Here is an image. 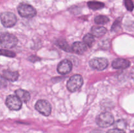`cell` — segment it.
<instances>
[{
    "label": "cell",
    "instance_id": "obj_8",
    "mask_svg": "<svg viewBox=\"0 0 134 133\" xmlns=\"http://www.w3.org/2000/svg\"><path fill=\"white\" fill-rule=\"evenodd\" d=\"M108 61L103 57H96L90 61V65L92 69L98 70H103L108 66Z\"/></svg>",
    "mask_w": 134,
    "mask_h": 133
},
{
    "label": "cell",
    "instance_id": "obj_15",
    "mask_svg": "<svg viewBox=\"0 0 134 133\" xmlns=\"http://www.w3.org/2000/svg\"><path fill=\"white\" fill-rule=\"evenodd\" d=\"M88 6L92 10H99V9H102L104 7L105 4L102 2H99V1H90L88 2L87 3Z\"/></svg>",
    "mask_w": 134,
    "mask_h": 133
},
{
    "label": "cell",
    "instance_id": "obj_19",
    "mask_svg": "<svg viewBox=\"0 0 134 133\" xmlns=\"http://www.w3.org/2000/svg\"><path fill=\"white\" fill-rule=\"evenodd\" d=\"M0 55L9 57H15L16 53L14 52H12V51L7 50L1 49L0 50Z\"/></svg>",
    "mask_w": 134,
    "mask_h": 133
},
{
    "label": "cell",
    "instance_id": "obj_25",
    "mask_svg": "<svg viewBox=\"0 0 134 133\" xmlns=\"http://www.w3.org/2000/svg\"><path fill=\"white\" fill-rule=\"evenodd\" d=\"M28 59L30 60L31 62H35V61H37L41 60V58H39V57L36 56H31L28 57Z\"/></svg>",
    "mask_w": 134,
    "mask_h": 133
},
{
    "label": "cell",
    "instance_id": "obj_6",
    "mask_svg": "<svg viewBox=\"0 0 134 133\" xmlns=\"http://www.w3.org/2000/svg\"><path fill=\"white\" fill-rule=\"evenodd\" d=\"M35 108L43 116H48L51 113V105L47 100H39L36 102Z\"/></svg>",
    "mask_w": 134,
    "mask_h": 133
},
{
    "label": "cell",
    "instance_id": "obj_9",
    "mask_svg": "<svg viewBox=\"0 0 134 133\" xmlns=\"http://www.w3.org/2000/svg\"><path fill=\"white\" fill-rule=\"evenodd\" d=\"M72 69V63L69 60H63L58 65L57 70L60 74H66L70 72Z\"/></svg>",
    "mask_w": 134,
    "mask_h": 133
},
{
    "label": "cell",
    "instance_id": "obj_4",
    "mask_svg": "<svg viewBox=\"0 0 134 133\" xmlns=\"http://www.w3.org/2000/svg\"><path fill=\"white\" fill-rule=\"evenodd\" d=\"M18 12L20 15L24 18H31L37 14L36 10L31 5L26 3H21L18 7Z\"/></svg>",
    "mask_w": 134,
    "mask_h": 133
},
{
    "label": "cell",
    "instance_id": "obj_3",
    "mask_svg": "<svg viewBox=\"0 0 134 133\" xmlns=\"http://www.w3.org/2000/svg\"><path fill=\"white\" fill-rule=\"evenodd\" d=\"M83 84V78L79 74H75L71 77L67 83V87L71 92H75L81 88Z\"/></svg>",
    "mask_w": 134,
    "mask_h": 133
},
{
    "label": "cell",
    "instance_id": "obj_14",
    "mask_svg": "<svg viewBox=\"0 0 134 133\" xmlns=\"http://www.w3.org/2000/svg\"><path fill=\"white\" fill-rule=\"evenodd\" d=\"M19 74L16 71H10V70H4L3 77L7 80L10 82H15L18 80Z\"/></svg>",
    "mask_w": 134,
    "mask_h": 133
},
{
    "label": "cell",
    "instance_id": "obj_13",
    "mask_svg": "<svg viewBox=\"0 0 134 133\" xmlns=\"http://www.w3.org/2000/svg\"><path fill=\"white\" fill-rule=\"evenodd\" d=\"M91 32L93 36L100 37L106 33L107 29L102 26H93L91 29Z\"/></svg>",
    "mask_w": 134,
    "mask_h": 133
},
{
    "label": "cell",
    "instance_id": "obj_20",
    "mask_svg": "<svg viewBox=\"0 0 134 133\" xmlns=\"http://www.w3.org/2000/svg\"><path fill=\"white\" fill-rule=\"evenodd\" d=\"M124 5L127 10L132 11L133 9V3L132 0H124Z\"/></svg>",
    "mask_w": 134,
    "mask_h": 133
},
{
    "label": "cell",
    "instance_id": "obj_1",
    "mask_svg": "<svg viewBox=\"0 0 134 133\" xmlns=\"http://www.w3.org/2000/svg\"><path fill=\"white\" fill-rule=\"evenodd\" d=\"M96 121L99 126L106 128L114 123V117L109 112H103L97 116Z\"/></svg>",
    "mask_w": 134,
    "mask_h": 133
},
{
    "label": "cell",
    "instance_id": "obj_5",
    "mask_svg": "<svg viewBox=\"0 0 134 133\" xmlns=\"http://www.w3.org/2000/svg\"><path fill=\"white\" fill-rule=\"evenodd\" d=\"M1 23L5 27H11L16 24L17 21L15 14L10 12H5L0 14Z\"/></svg>",
    "mask_w": 134,
    "mask_h": 133
},
{
    "label": "cell",
    "instance_id": "obj_26",
    "mask_svg": "<svg viewBox=\"0 0 134 133\" xmlns=\"http://www.w3.org/2000/svg\"><path fill=\"white\" fill-rule=\"evenodd\" d=\"M131 133H133V132L132 131V132H131Z\"/></svg>",
    "mask_w": 134,
    "mask_h": 133
},
{
    "label": "cell",
    "instance_id": "obj_21",
    "mask_svg": "<svg viewBox=\"0 0 134 133\" xmlns=\"http://www.w3.org/2000/svg\"><path fill=\"white\" fill-rule=\"evenodd\" d=\"M126 126V123L124 120L117 121H116V124H115V126L116 127V129H121V130H123L124 129H125Z\"/></svg>",
    "mask_w": 134,
    "mask_h": 133
},
{
    "label": "cell",
    "instance_id": "obj_11",
    "mask_svg": "<svg viewBox=\"0 0 134 133\" xmlns=\"http://www.w3.org/2000/svg\"><path fill=\"white\" fill-rule=\"evenodd\" d=\"M71 48L72 52L81 55L85 53V51L87 49V47L85 45V43L82 42H75L73 43Z\"/></svg>",
    "mask_w": 134,
    "mask_h": 133
},
{
    "label": "cell",
    "instance_id": "obj_2",
    "mask_svg": "<svg viewBox=\"0 0 134 133\" xmlns=\"http://www.w3.org/2000/svg\"><path fill=\"white\" fill-rule=\"evenodd\" d=\"M18 39L14 35L5 33L0 36V45L5 48H12L16 46Z\"/></svg>",
    "mask_w": 134,
    "mask_h": 133
},
{
    "label": "cell",
    "instance_id": "obj_17",
    "mask_svg": "<svg viewBox=\"0 0 134 133\" xmlns=\"http://www.w3.org/2000/svg\"><path fill=\"white\" fill-rule=\"evenodd\" d=\"M109 21L107 16L103 15H99L95 17L94 22L96 24H105Z\"/></svg>",
    "mask_w": 134,
    "mask_h": 133
},
{
    "label": "cell",
    "instance_id": "obj_16",
    "mask_svg": "<svg viewBox=\"0 0 134 133\" xmlns=\"http://www.w3.org/2000/svg\"><path fill=\"white\" fill-rule=\"evenodd\" d=\"M84 43L86 46H88V47H91L94 43L95 39H94V36H93L92 34L88 33L83 38Z\"/></svg>",
    "mask_w": 134,
    "mask_h": 133
},
{
    "label": "cell",
    "instance_id": "obj_7",
    "mask_svg": "<svg viewBox=\"0 0 134 133\" xmlns=\"http://www.w3.org/2000/svg\"><path fill=\"white\" fill-rule=\"evenodd\" d=\"M6 105L12 110H19L22 108V101L15 95H9L6 99Z\"/></svg>",
    "mask_w": 134,
    "mask_h": 133
},
{
    "label": "cell",
    "instance_id": "obj_22",
    "mask_svg": "<svg viewBox=\"0 0 134 133\" xmlns=\"http://www.w3.org/2000/svg\"><path fill=\"white\" fill-rule=\"evenodd\" d=\"M7 86V82L6 79L0 74V88L5 87Z\"/></svg>",
    "mask_w": 134,
    "mask_h": 133
},
{
    "label": "cell",
    "instance_id": "obj_10",
    "mask_svg": "<svg viewBox=\"0 0 134 133\" xmlns=\"http://www.w3.org/2000/svg\"><path fill=\"white\" fill-rule=\"evenodd\" d=\"M130 65V62L125 59L118 58L113 61L112 66L114 69H126Z\"/></svg>",
    "mask_w": 134,
    "mask_h": 133
},
{
    "label": "cell",
    "instance_id": "obj_24",
    "mask_svg": "<svg viewBox=\"0 0 134 133\" xmlns=\"http://www.w3.org/2000/svg\"><path fill=\"white\" fill-rule=\"evenodd\" d=\"M107 133H126L123 130L119 129H110L107 132Z\"/></svg>",
    "mask_w": 134,
    "mask_h": 133
},
{
    "label": "cell",
    "instance_id": "obj_12",
    "mask_svg": "<svg viewBox=\"0 0 134 133\" xmlns=\"http://www.w3.org/2000/svg\"><path fill=\"white\" fill-rule=\"evenodd\" d=\"M15 93L16 95V96L18 97V99H19L21 101L24 102L26 103L30 100V93L27 92L26 90L19 89L16 90Z\"/></svg>",
    "mask_w": 134,
    "mask_h": 133
},
{
    "label": "cell",
    "instance_id": "obj_18",
    "mask_svg": "<svg viewBox=\"0 0 134 133\" xmlns=\"http://www.w3.org/2000/svg\"><path fill=\"white\" fill-rule=\"evenodd\" d=\"M57 44L58 45L59 47H60L62 49L66 51V52H71V48L69 47V44H68V43L65 40H58Z\"/></svg>",
    "mask_w": 134,
    "mask_h": 133
},
{
    "label": "cell",
    "instance_id": "obj_23",
    "mask_svg": "<svg viewBox=\"0 0 134 133\" xmlns=\"http://www.w3.org/2000/svg\"><path fill=\"white\" fill-rule=\"evenodd\" d=\"M120 20L119 19H117L116 21H115V23L113 26L112 27V30L113 31H116V29H119V27H120Z\"/></svg>",
    "mask_w": 134,
    "mask_h": 133
}]
</instances>
